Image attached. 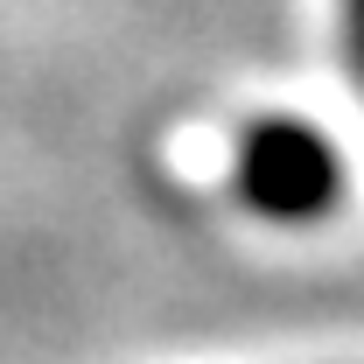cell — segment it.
Segmentation results:
<instances>
[{"instance_id":"6da1fadb","label":"cell","mask_w":364,"mask_h":364,"mask_svg":"<svg viewBox=\"0 0 364 364\" xmlns=\"http://www.w3.org/2000/svg\"><path fill=\"white\" fill-rule=\"evenodd\" d=\"M238 182H245L252 210H267V218H316V210H329L343 168H336V154H329L309 127L273 119V127H252V134H245Z\"/></svg>"},{"instance_id":"7a4b0ae2","label":"cell","mask_w":364,"mask_h":364,"mask_svg":"<svg viewBox=\"0 0 364 364\" xmlns=\"http://www.w3.org/2000/svg\"><path fill=\"white\" fill-rule=\"evenodd\" d=\"M343 49H350V70L364 85V0H343Z\"/></svg>"}]
</instances>
